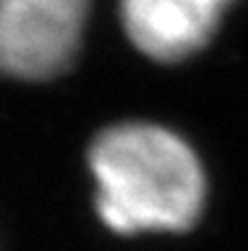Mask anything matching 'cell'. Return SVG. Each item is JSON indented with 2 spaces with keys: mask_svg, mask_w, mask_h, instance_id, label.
I'll return each mask as SVG.
<instances>
[{
  "mask_svg": "<svg viewBox=\"0 0 248 251\" xmlns=\"http://www.w3.org/2000/svg\"><path fill=\"white\" fill-rule=\"evenodd\" d=\"M229 0H120V22L144 56L174 64L205 49Z\"/></svg>",
  "mask_w": 248,
  "mask_h": 251,
  "instance_id": "3",
  "label": "cell"
},
{
  "mask_svg": "<svg viewBox=\"0 0 248 251\" xmlns=\"http://www.w3.org/2000/svg\"><path fill=\"white\" fill-rule=\"evenodd\" d=\"M91 0H0V75L48 80L72 64Z\"/></svg>",
  "mask_w": 248,
  "mask_h": 251,
  "instance_id": "2",
  "label": "cell"
},
{
  "mask_svg": "<svg viewBox=\"0 0 248 251\" xmlns=\"http://www.w3.org/2000/svg\"><path fill=\"white\" fill-rule=\"evenodd\" d=\"M88 166L99 219L120 235L184 232L203 214V166L171 128L141 121L110 126L88 147Z\"/></svg>",
  "mask_w": 248,
  "mask_h": 251,
  "instance_id": "1",
  "label": "cell"
}]
</instances>
